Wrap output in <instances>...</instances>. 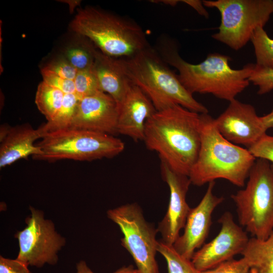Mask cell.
Listing matches in <instances>:
<instances>
[{
	"label": "cell",
	"instance_id": "44dd1931",
	"mask_svg": "<svg viewBox=\"0 0 273 273\" xmlns=\"http://www.w3.org/2000/svg\"><path fill=\"white\" fill-rule=\"evenodd\" d=\"M80 99L75 94H64L61 107L55 117L40 126L43 136L49 132L70 128Z\"/></svg>",
	"mask_w": 273,
	"mask_h": 273
},
{
	"label": "cell",
	"instance_id": "ba28073f",
	"mask_svg": "<svg viewBox=\"0 0 273 273\" xmlns=\"http://www.w3.org/2000/svg\"><path fill=\"white\" fill-rule=\"evenodd\" d=\"M205 7L220 14L218 31L212 37L238 51L250 40L254 30L264 27L273 14V0L202 1Z\"/></svg>",
	"mask_w": 273,
	"mask_h": 273
},
{
	"label": "cell",
	"instance_id": "d4e9b609",
	"mask_svg": "<svg viewBox=\"0 0 273 273\" xmlns=\"http://www.w3.org/2000/svg\"><path fill=\"white\" fill-rule=\"evenodd\" d=\"M74 81L76 95L80 99L101 91L93 66L78 71Z\"/></svg>",
	"mask_w": 273,
	"mask_h": 273
},
{
	"label": "cell",
	"instance_id": "e0dca14e",
	"mask_svg": "<svg viewBox=\"0 0 273 273\" xmlns=\"http://www.w3.org/2000/svg\"><path fill=\"white\" fill-rule=\"evenodd\" d=\"M43 137L40 127L34 129L28 123L9 126L0 138V168L10 165L21 159L40 154L35 141Z\"/></svg>",
	"mask_w": 273,
	"mask_h": 273
},
{
	"label": "cell",
	"instance_id": "52a82bcc",
	"mask_svg": "<svg viewBox=\"0 0 273 273\" xmlns=\"http://www.w3.org/2000/svg\"><path fill=\"white\" fill-rule=\"evenodd\" d=\"M36 144L40 154L32 157L49 162L112 158L125 148L124 143L114 135L73 128L47 133Z\"/></svg>",
	"mask_w": 273,
	"mask_h": 273
},
{
	"label": "cell",
	"instance_id": "83f0119b",
	"mask_svg": "<svg viewBox=\"0 0 273 273\" xmlns=\"http://www.w3.org/2000/svg\"><path fill=\"white\" fill-rule=\"evenodd\" d=\"M41 73L43 81L47 84L59 89L64 94H76L74 80L62 78L45 67L41 69Z\"/></svg>",
	"mask_w": 273,
	"mask_h": 273
},
{
	"label": "cell",
	"instance_id": "277c9868",
	"mask_svg": "<svg viewBox=\"0 0 273 273\" xmlns=\"http://www.w3.org/2000/svg\"><path fill=\"white\" fill-rule=\"evenodd\" d=\"M125 75L151 100L156 111L174 105L199 114L208 110L183 86L177 74L150 46L132 56L119 58Z\"/></svg>",
	"mask_w": 273,
	"mask_h": 273
},
{
	"label": "cell",
	"instance_id": "1f68e13d",
	"mask_svg": "<svg viewBox=\"0 0 273 273\" xmlns=\"http://www.w3.org/2000/svg\"><path fill=\"white\" fill-rule=\"evenodd\" d=\"M77 273H94L87 266L84 261H80L76 265ZM114 273H139L133 265L124 266L116 270Z\"/></svg>",
	"mask_w": 273,
	"mask_h": 273
},
{
	"label": "cell",
	"instance_id": "f1b7e54d",
	"mask_svg": "<svg viewBox=\"0 0 273 273\" xmlns=\"http://www.w3.org/2000/svg\"><path fill=\"white\" fill-rule=\"evenodd\" d=\"M247 149L256 158L266 160L273 164V136L266 134Z\"/></svg>",
	"mask_w": 273,
	"mask_h": 273
},
{
	"label": "cell",
	"instance_id": "4dcf8cb0",
	"mask_svg": "<svg viewBox=\"0 0 273 273\" xmlns=\"http://www.w3.org/2000/svg\"><path fill=\"white\" fill-rule=\"evenodd\" d=\"M28 265L17 258L0 256V273H31Z\"/></svg>",
	"mask_w": 273,
	"mask_h": 273
},
{
	"label": "cell",
	"instance_id": "d6986e66",
	"mask_svg": "<svg viewBox=\"0 0 273 273\" xmlns=\"http://www.w3.org/2000/svg\"><path fill=\"white\" fill-rule=\"evenodd\" d=\"M241 254L248 263L250 273H273V231L264 240L249 238Z\"/></svg>",
	"mask_w": 273,
	"mask_h": 273
},
{
	"label": "cell",
	"instance_id": "4316f807",
	"mask_svg": "<svg viewBox=\"0 0 273 273\" xmlns=\"http://www.w3.org/2000/svg\"><path fill=\"white\" fill-rule=\"evenodd\" d=\"M199 273H250V268L246 260L242 257L234 258L221 263L214 268Z\"/></svg>",
	"mask_w": 273,
	"mask_h": 273
},
{
	"label": "cell",
	"instance_id": "7a4b0ae2",
	"mask_svg": "<svg viewBox=\"0 0 273 273\" xmlns=\"http://www.w3.org/2000/svg\"><path fill=\"white\" fill-rule=\"evenodd\" d=\"M158 52L167 64L177 69L179 81L189 93L210 94L229 102L249 85L255 64L248 63L242 69H234L229 64L231 58L218 53L208 54L198 64L190 63L168 41L161 43Z\"/></svg>",
	"mask_w": 273,
	"mask_h": 273
},
{
	"label": "cell",
	"instance_id": "9c48e42d",
	"mask_svg": "<svg viewBox=\"0 0 273 273\" xmlns=\"http://www.w3.org/2000/svg\"><path fill=\"white\" fill-rule=\"evenodd\" d=\"M108 218L120 228L123 237L121 244L132 256L139 273H159L156 259L158 232L145 218L136 203L109 209Z\"/></svg>",
	"mask_w": 273,
	"mask_h": 273
},
{
	"label": "cell",
	"instance_id": "836d02e7",
	"mask_svg": "<svg viewBox=\"0 0 273 273\" xmlns=\"http://www.w3.org/2000/svg\"><path fill=\"white\" fill-rule=\"evenodd\" d=\"M260 118L266 130L269 128H273V109L270 113L261 116Z\"/></svg>",
	"mask_w": 273,
	"mask_h": 273
},
{
	"label": "cell",
	"instance_id": "484cf974",
	"mask_svg": "<svg viewBox=\"0 0 273 273\" xmlns=\"http://www.w3.org/2000/svg\"><path fill=\"white\" fill-rule=\"evenodd\" d=\"M249 80L258 87V95L268 93L273 89V69L259 67L255 64Z\"/></svg>",
	"mask_w": 273,
	"mask_h": 273
},
{
	"label": "cell",
	"instance_id": "8fae6325",
	"mask_svg": "<svg viewBox=\"0 0 273 273\" xmlns=\"http://www.w3.org/2000/svg\"><path fill=\"white\" fill-rule=\"evenodd\" d=\"M221 229L211 241L196 251L191 261L199 271L215 267L221 263L241 254L249 238L242 227L234 220L232 213L224 212L218 220Z\"/></svg>",
	"mask_w": 273,
	"mask_h": 273
},
{
	"label": "cell",
	"instance_id": "3957f363",
	"mask_svg": "<svg viewBox=\"0 0 273 273\" xmlns=\"http://www.w3.org/2000/svg\"><path fill=\"white\" fill-rule=\"evenodd\" d=\"M256 159L248 149L223 138L210 115L201 114V144L189 176L191 184L202 186L223 178L243 187Z\"/></svg>",
	"mask_w": 273,
	"mask_h": 273
},
{
	"label": "cell",
	"instance_id": "f546056e",
	"mask_svg": "<svg viewBox=\"0 0 273 273\" xmlns=\"http://www.w3.org/2000/svg\"><path fill=\"white\" fill-rule=\"evenodd\" d=\"M45 67L62 78L72 80H74L78 72L65 57L54 60Z\"/></svg>",
	"mask_w": 273,
	"mask_h": 273
},
{
	"label": "cell",
	"instance_id": "ac0fdd59",
	"mask_svg": "<svg viewBox=\"0 0 273 273\" xmlns=\"http://www.w3.org/2000/svg\"><path fill=\"white\" fill-rule=\"evenodd\" d=\"M94 55L93 69L100 89L110 95L118 107L132 83L124 73L119 58L106 55L96 48Z\"/></svg>",
	"mask_w": 273,
	"mask_h": 273
},
{
	"label": "cell",
	"instance_id": "6da1fadb",
	"mask_svg": "<svg viewBox=\"0 0 273 273\" xmlns=\"http://www.w3.org/2000/svg\"><path fill=\"white\" fill-rule=\"evenodd\" d=\"M143 141L172 170L189 176L201 144V114L174 105L147 119Z\"/></svg>",
	"mask_w": 273,
	"mask_h": 273
},
{
	"label": "cell",
	"instance_id": "8992f818",
	"mask_svg": "<svg viewBox=\"0 0 273 273\" xmlns=\"http://www.w3.org/2000/svg\"><path fill=\"white\" fill-rule=\"evenodd\" d=\"M239 223L254 238L266 239L273 231V164L257 158L244 189L231 195Z\"/></svg>",
	"mask_w": 273,
	"mask_h": 273
},
{
	"label": "cell",
	"instance_id": "7c38bea8",
	"mask_svg": "<svg viewBox=\"0 0 273 273\" xmlns=\"http://www.w3.org/2000/svg\"><path fill=\"white\" fill-rule=\"evenodd\" d=\"M219 132L229 142L249 149L262 136L266 129L255 108L251 105L234 99L216 119Z\"/></svg>",
	"mask_w": 273,
	"mask_h": 273
},
{
	"label": "cell",
	"instance_id": "5b68a950",
	"mask_svg": "<svg viewBox=\"0 0 273 273\" xmlns=\"http://www.w3.org/2000/svg\"><path fill=\"white\" fill-rule=\"evenodd\" d=\"M70 27L88 38L101 52L115 58L130 57L149 46L145 32L135 22L94 7L79 10Z\"/></svg>",
	"mask_w": 273,
	"mask_h": 273
},
{
	"label": "cell",
	"instance_id": "603a6c76",
	"mask_svg": "<svg viewBox=\"0 0 273 273\" xmlns=\"http://www.w3.org/2000/svg\"><path fill=\"white\" fill-rule=\"evenodd\" d=\"M157 251L165 258L168 273H199L191 260L180 255L173 245L166 244L161 240L158 241Z\"/></svg>",
	"mask_w": 273,
	"mask_h": 273
},
{
	"label": "cell",
	"instance_id": "4fadbf2b",
	"mask_svg": "<svg viewBox=\"0 0 273 273\" xmlns=\"http://www.w3.org/2000/svg\"><path fill=\"white\" fill-rule=\"evenodd\" d=\"M160 169L162 177L169 187L170 198L167 212L157 230L164 243L173 245L180 236V231L184 228L191 209L186 200L191 181L188 176L175 172L161 161Z\"/></svg>",
	"mask_w": 273,
	"mask_h": 273
},
{
	"label": "cell",
	"instance_id": "5bb4252c",
	"mask_svg": "<svg viewBox=\"0 0 273 273\" xmlns=\"http://www.w3.org/2000/svg\"><path fill=\"white\" fill-rule=\"evenodd\" d=\"M215 184V181L208 183L207 190L200 203L191 209L184 233L173 245L176 251L187 259L191 260L196 250L204 244L211 225L212 212L224 200L223 197L213 194Z\"/></svg>",
	"mask_w": 273,
	"mask_h": 273
},
{
	"label": "cell",
	"instance_id": "7402d4cb",
	"mask_svg": "<svg viewBox=\"0 0 273 273\" xmlns=\"http://www.w3.org/2000/svg\"><path fill=\"white\" fill-rule=\"evenodd\" d=\"M251 41L256 57L255 64L259 67L273 69V39L269 37L263 27H257Z\"/></svg>",
	"mask_w": 273,
	"mask_h": 273
},
{
	"label": "cell",
	"instance_id": "30bf717a",
	"mask_svg": "<svg viewBox=\"0 0 273 273\" xmlns=\"http://www.w3.org/2000/svg\"><path fill=\"white\" fill-rule=\"evenodd\" d=\"M30 209L31 216L25 220L27 226L15 235L19 246L16 258L28 266L37 267L46 263L55 264L57 253L65 240L56 232L53 223L44 219L42 211L31 206Z\"/></svg>",
	"mask_w": 273,
	"mask_h": 273
},
{
	"label": "cell",
	"instance_id": "ffe728a7",
	"mask_svg": "<svg viewBox=\"0 0 273 273\" xmlns=\"http://www.w3.org/2000/svg\"><path fill=\"white\" fill-rule=\"evenodd\" d=\"M64 94L42 80L38 85L35 102L47 121L52 120L61 107Z\"/></svg>",
	"mask_w": 273,
	"mask_h": 273
},
{
	"label": "cell",
	"instance_id": "cb8c5ba5",
	"mask_svg": "<svg viewBox=\"0 0 273 273\" xmlns=\"http://www.w3.org/2000/svg\"><path fill=\"white\" fill-rule=\"evenodd\" d=\"M95 46L92 42H85L81 46L68 48L65 58L78 71L91 68L94 62Z\"/></svg>",
	"mask_w": 273,
	"mask_h": 273
},
{
	"label": "cell",
	"instance_id": "9a60e30c",
	"mask_svg": "<svg viewBox=\"0 0 273 273\" xmlns=\"http://www.w3.org/2000/svg\"><path fill=\"white\" fill-rule=\"evenodd\" d=\"M119 109L108 94L99 91L81 99L70 128L115 135L117 134Z\"/></svg>",
	"mask_w": 273,
	"mask_h": 273
},
{
	"label": "cell",
	"instance_id": "2e32d148",
	"mask_svg": "<svg viewBox=\"0 0 273 273\" xmlns=\"http://www.w3.org/2000/svg\"><path fill=\"white\" fill-rule=\"evenodd\" d=\"M118 109V133L135 142L143 141L146 122L157 111L151 100L132 84Z\"/></svg>",
	"mask_w": 273,
	"mask_h": 273
},
{
	"label": "cell",
	"instance_id": "d6a6232c",
	"mask_svg": "<svg viewBox=\"0 0 273 273\" xmlns=\"http://www.w3.org/2000/svg\"><path fill=\"white\" fill-rule=\"evenodd\" d=\"M180 2L185 3L191 7L200 15L206 18H208L209 14L206 10L202 1L199 0H184L180 1Z\"/></svg>",
	"mask_w": 273,
	"mask_h": 273
}]
</instances>
